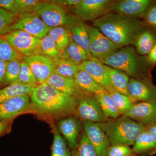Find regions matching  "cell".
<instances>
[{"label":"cell","mask_w":156,"mask_h":156,"mask_svg":"<svg viewBox=\"0 0 156 156\" xmlns=\"http://www.w3.org/2000/svg\"><path fill=\"white\" fill-rule=\"evenodd\" d=\"M93 26L121 48L134 45L140 34L144 30L142 22L137 18L108 13L96 20Z\"/></svg>","instance_id":"obj_1"},{"label":"cell","mask_w":156,"mask_h":156,"mask_svg":"<svg viewBox=\"0 0 156 156\" xmlns=\"http://www.w3.org/2000/svg\"><path fill=\"white\" fill-rule=\"evenodd\" d=\"M29 96L37 111L55 117L76 113L79 103L73 97L45 83L34 87Z\"/></svg>","instance_id":"obj_2"},{"label":"cell","mask_w":156,"mask_h":156,"mask_svg":"<svg viewBox=\"0 0 156 156\" xmlns=\"http://www.w3.org/2000/svg\"><path fill=\"white\" fill-rule=\"evenodd\" d=\"M104 64L120 70L132 78H150L146 58L142 59L131 46L121 48L109 56L100 60Z\"/></svg>","instance_id":"obj_3"},{"label":"cell","mask_w":156,"mask_h":156,"mask_svg":"<svg viewBox=\"0 0 156 156\" xmlns=\"http://www.w3.org/2000/svg\"><path fill=\"white\" fill-rule=\"evenodd\" d=\"M107 135L111 145H133L146 127L126 116L98 123Z\"/></svg>","instance_id":"obj_4"},{"label":"cell","mask_w":156,"mask_h":156,"mask_svg":"<svg viewBox=\"0 0 156 156\" xmlns=\"http://www.w3.org/2000/svg\"><path fill=\"white\" fill-rule=\"evenodd\" d=\"M33 11L50 28L60 26L66 27L77 18L63 7L51 1H40L34 7Z\"/></svg>","instance_id":"obj_5"},{"label":"cell","mask_w":156,"mask_h":156,"mask_svg":"<svg viewBox=\"0 0 156 156\" xmlns=\"http://www.w3.org/2000/svg\"><path fill=\"white\" fill-rule=\"evenodd\" d=\"M115 1L81 0L79 4L70 8L76 17L83 21L94 22L108 13H110Z\"/></svg>","instance_id":"obj_6"},{"label":"cell","mask_w":156,"mask_h":156,"mask_svg":"<svg viewBox=\"0 0 156 156\" xmlns=\"http://www.w3.org/2000/svg\"><path fill=\"white\" fill-rule=\"evenodd\" d=\"M10 43L16 51L23 57L38 54L41 40L23 30H13L1 37Z\"/></svg>","instance_id":"obj_7"},{"label":"cell","mask_w":156,"mask_h":156,"mask_svg":"<svg viewBox=\"0 0 156 156\" xmlns=\"http://www.w3.org/2000/svg\"><path fill=\"white\" fill-rule=\"evenodd\" d=\"M89 34V48L90 54L98 60L105 58L121 47L109 40L94 26L88 25Z\"/></svg>","instance_id":"obj_8"},{"label":"cell","mask_w":156,"mask_h":156,"mask_svg":"<svg viewBox=\"0 0 156 156\" xmlns=\"http://www.w3.org/2000/svg\"><path fill=\"white\" fill-rule=\"evenodd\" d=\"M51 28L44 22L38 15L32 11L17 15L12 31L21 30L41 40L47 36Z\"/></svg>","instance_id":"obj_9"},{"label":"cell","mask_w":156,"mask_h":156,"mask_svg":"<svg viewBox=\"0 0 156 156\" xmlns=\"http://www.w3.org/2000/svg\"><path fill=\"white\" fill-rule=\"evenodd\" d=\"M127 91L128 97L134 103L137 101L155 100L156 87L153 84L150 78H131L129 80Z\"/></svg>","instance_id":"obj_10"},{"label":"cell","mask_w":156,"mask_h":156,"mask_svg":"<svg viewBox=\"0 0 156 156\" xmlns=\"http://www.w3.org/2000/svg\"><path fill=\"white\" fill-rule=\"evenodd\" d=\"M152 2L150 0L115 1L112 5L110 12L138 19L145 16Z\"/></svg>","instance_id":"obj_11"},{"label":"cell","mask_w":156,"mask_h":156,"mask_svg":"<svg viewBox=\"0 0 156 156\" xmlns=\"http://www.w3.org/2000/svg\"><path fill=\"white\" fill-rule=\"evenodd\" d=\"M84 131L93 145L97 156H107L110 147L107 135L98 123L83 121Z\"/></svg>","instance_id":"obj_12"},{"label":"cell","mask_w":156,"mask_h":156,"mask_svg":"<svg viewBox=\"0 0 156 156\" xmlns=\"http://www.w3.org/2000/svg\"><path fill=\"white\" fill-rule=\"evenodd\" d=\"M21 60L28 65L39 84L46 83L54 73V60L48 56L37 54L23 57Z\"/></svg>","instance_id":"obj_13"},{"label":"cell","mask_w":156,"mask_h":156,"mask_svg":"<svg viewBox=\"0 0 156 156\" xmlns=\"http://www.w3.org/2000/svg\"><path fill=\"white\" fill-rule=\"evenodd\" d=\"M76 113L83 121L92 122L102 123L109 120L104 115L94 95H86L81 98Z\"/></svg>","instance_id":"obj_14"},{"label":"cell","mask_w":156,"mask_h":156,"mask_svg":"<svg viewBox=\"0 0 156 156\" xmlns=\"http://www.w3.org/2000/svg\"><path fill=\"white\" fill-rule=\"evenodd\" d=\"M28 95L16 96L0 104V121L9 122L26 111L31 105Z\"/></svg>","instance_id":"obj_15"},{"label":"cell","mask_w":156,"mask_h":156,"mask_svg":"<svg viewBox=\"0 0 156 156\" xmlns=\"http://www.w3.org/2000/svg\"><path fill=\"white\" fill-rule=\"evenodd\" d=\"M124 116L146 127L156 122L155 100L134 103Z\"/></svg>","instance_id":"obj_16"},{"label":"cell","mask_w":156,"mask_h":156,"mask_svg":"<svg viewBox=\"0 0 156 156\" xmlns=\"http://www.w3.org/2000/svg\"><path fill=\"white\" fill-rule=\"evenodd\" d=\"M45 83L62 93L77 99L86 96L85 93L79 87L74 78L65 77L53 73Z\"/></svg>","instance_id":"obj_17"},{"label":"cell","mask_w":156,"mask_h":156,"mask_svg":"<svg viewBox=\"0 0 156 156\" xmlns=\"http://www.w3.org/2000/svg\"><path fill=\"white\" fill-rule=\"evenodd\" d=\"M80 69L85 71L98 83L105 87H111L105 65L98 59L92 57L79 65Z\"/></svg>","instance_id":"obj_18"},{"label":"cell","mask_w":156,"mask_h":156,"mask_svg":"<svg viewBox=\"0 0 156 156\" xmlns=\"http://www.w3.org/2000/svg\"><path fill=\"white\" fill-rule=\"evenodd\" d=\"M58 127L61 134L67 140L69 147L74 149L80 131V120L75 116L67 117L58 122Z\"/></svg>","instance_id":"obj_19"},{"label":"cell","mask_w":156,"mask_h":156,"mask_svg":"<svg viewBox=\"0 0 156 156\" xmlns=\"http://www.w3.org/2000/svg\"><path fill=\"white\" fill-rule=\"evenodd\" d=\"M66 27L69 31L73 41L90 54L88 25L83 20L77 18L74 22Z\"/></svg>","instance_id":"obj_20"},{"label":"cell","mask_w":156,"mask_h":156,"mask_svg":"<svg viewBox=\"0 0 156 156\" xmlns=\"http://www.w3.org/2000/svg\"><path fill=\"white\" fill-rule=\"evenodd\" d=\"M107 73L112 87L118 92L128 96L127 89L130 78L126 73L120 70L105 65Z\"/></svg>","instance_id":"obj_21"},{"label":"cell","mask_w":156,"mask_h":156,"mask_svg":"<svg viewBox=\"0 0 156 156\" xmlns=\"http://www.w3.org/2000/svg\"><path fill=\"white\" fill-rule=\"evenodd\" d=\"M74 78L79 87L89 95H94L105 90L104 87L83 70L80 69Z\"/></svg>","instance_id":"obj_22"},{"label":"cell","mask_w":156,"mask_h":156,"mask_svg":"<svg viewBox=\"0 0 156 156\" xmlns=\"http://www.w3.org/2000/svg\"><path fill=\"white\" fill-rule=\"evenodd\" d=\"M92 56L84 48L77 44L71 37L69 44L61 52L60 58L66 59L80 65L83 62L92 58Z\"/></svg>","instance_id":"obj_23"},{"label":"cell","mask_w":156,"mask_h":156,"mask_svg":"<svg viewBox=\"0 0 156 156\" xmlns=\"http://www.w3.org/2000/svg\"><path fill=\"white\" fill-rule=\"evenodd\" d=\"M94 96L104 115L108 119H116L122 116L112 98L105 90Z\"/></svg>","instance_id":"obj_24"},{"label":"cell","mask_w":156,"mask_h":156,"mask_svg":"<svg viewBox=\"0 0 156 156\" xmlns=\"http://www.w3.org/2000/svg\"><path fill=\"white\" fill-rule=\"evenodd\" d=\"M156 36L152 31L145 30L139 34L134 42V46L138 54L147 55L153 47L156 41Z\"/></svg>","instance_id":"obj_25"},{"label":"cell","mask_w":156,"mask_h":156,"mask_svg":"<svg viewBox=\"0 0 156 156\" xmlns=\"http://www.w3.org/2000/svg\"><path fill=\"white\" fill-rule=\"evenodd\" d=\"M35 87L16 83L0 89V104L16 96L30 95Z\"/></svg>","instance_id":"obj_26"},{"label":"cell","mask_w":156,"mask_h":156,"mask_svg":"<svg viewBox=\"0 0 156 156\" xmlns=\"http://www.w3.org/2000/svg\"><path fill=\"white\" fill-rule=\"evenodd\" d=\"M132 149L134 154H147L156 150V144L146 129L136 138Z\"/></svg>","instance_id":"obj_27"},{"label":"cell","mask_w":156,"mask_h":156,"mask_svg":"<svg viewBox=\"0 0 156 156\" xmlns=\"http://www.w3.org/2000/svg\"><path fill=\"white\" fill-rule=\"evenodd\" d=\"M48 35L60 52L63 51L69 44L70 34L69 31L65 27H57L51 28Z\"/></svg>","instance_id":"obj_28"},{"label":"cell","mask_w":156,"mask_h":156,"mask_svg":"<svg viewBox=\"0 0 156 156\" xmlns=\"http://www.w3.org/2000/svg\"><path fill=\"white\" fill-rule=\"evenodd\" d=\"M54 73L65 77L74 78L80 70L79 65L63 58L54 60Z\"/></svg>","instance_id":"obj_29"},{"label":"cell","mask_w":156,"mask_h":156,"mask_svg":"<svg viewBox=\"0 0 156 156\" xmlns=\"http://www.w3.org/2000/svg\"><path fill=\"white\" fill-rule=\"evenodd\" d=\"M104 89L112 98L121 115H124L134 105L130 98L118 92L112 87H105Z\"/></svg>","instance_id":"obj_30"},{"label":"cell","mask_w":156,"mask_h":156,"mask_svg":"<svg viewBox=\"0 0 156 156\" xmlns=\"http://www.w3.org/2000/svg\"><path fill=\"white\" fill-rule=\"evenodd\" d=\"M61 52L59 51L50 37L47 35L41 40L38 55L48 56L56 60L60 58Z\"/></svg>","instance_id":"obj_31"},{"label":"cell","mask_w":156,"mask_h":156,"mask_svg":"<svg viewBox=\"0 0 156 156\" xmlns=\"http://www.w3.org/2000/svg\"><path fill=\"white\" fill-rule=\"evenodd\" d=\"M17 15L0 7V37L10 33Z\"/></svg>","instance_id":"obj_32"},{"label":"cell","mask_w":156,"mask_h":156,"mask_svg":"<svg viewBox=\"0 0 156 156\" xmlns=\"http://www.w3.org/2000/svg\"><path fill=\"white\" fill-rule=\"evenodd\" d=\"M21 60L14 59L6 62L5 84L9 85L18 83Z\"/></svg>","instance_id":"obj_33"},{"label":"cell","mask_w":156,"mask_h":156,"mask_svg":"<svg viewBox=\"0 0 156 156\" xmlns=\"http://www.w3.org/2000/svg\"><path fill=\"white\" fill-rule=\"evenodd\" d=\"M72 156H97L95 148L84 131L80 142L74 148Z\"/></svg>","instance_id":"obj_34"},{"label":"cell","mask_w":156,"mask_h":156,"mask_svg":"<svg viewBox=\"0 0 156 156\" xmlns=\"http://www.w3.org/2000/svg\"><path fill=\"white\" fill-rule=\"evenodd\" d=\"M23 57L12 47L8 41L0 37V60L5 62L14 59L21 60Z\"/></svg>","instance_id":"obj_35"},{"label":"cell","mask_w":156,"mask_h":156,"mask_svg":"<svg viewBox=\"0 0 156 156\" xmlns=\"http://www.w3.org/2000/svg\"><path fill=\"white\" fill-rule=\"evenodd\" d=\"M54 139L52 148L51 156H71L64 139L54 127Z\"/></svg>","instance_id":"obj_36"},{"label":"cell","mask_w":156,"mask_h":156,"mask_svg":"<svg viewBox=\"0 0 156 156\" xmlns=\"http://www.w3.org/2000/svg\"><path fill=\"white\" fill-rule=\"evenodd\" d=\"M18 83L32 86H37L39 84L30 68L26 62L22 60L20 62Z\"/></svg>","instance_id":"obj_37"},{"label":"cell","mask_w":156,"mask_h":156,"mask_svg":"<svg viewBox=\"0 0 156 156\" xmlns=\"http://www.w3.org/2000/svg\"><path fill=\"white\" fill-rule=\"evenodd\" d=\"M38 0H14L13 13L17 15L33 11Z\"/></svg>","instance_id":"obj_38"},{"label":"cell","mask_w":156,"mask_h":156,"mask_svg":"<svg viewBox=\"0 0 156 156\" xmlns=\"http://www.w3.org/2000/svg\"><path fill=\"white\" fill-rule=\"evenodd\" d=\"M134 154L132 149L129 146L116 144L111 145L108 151V156H133Z\"/></svg>","instance_id":"obj_39"},{"label":"cell","mask_w":156,"mask_h":156,"mask_svg":"<svg viewBox=\"0 0 156 156\" xmlns=\"http://www.w3.org/2000/svg\"><path fill=\"white\" fill-rule=\"evenodd\" d=\"M144 17L148 24L156 28V5L150 6Z\"/></svg>","instance_id":"obj_40"},{"label":"cell","mask_w":156,"mask_h":156,"mask_svg":"<svg viewBox=\"0 0 156 156\" xmlns=\"http://www.w3.org/2000/svg\"><path fill=\"white\" fill-rule=\"evenodd\" d=\"M81 1V0H53L51 1L63 7L65 9V8L70 9L79 4Z\"/></svg>","instance_id":"obj_41"},{"label":"cell","mask_w":156,"mask_h":156,"mask_svg":"<svg viewBox=\"0 0 156 156\" xmlns=\"http://www.w3.org/2000/svg\"><path fill=\"white\" fill-rule=\"evenodd\" d=\"M146 60L148 64L151 66L156 64V40L153 47L147 55Z\"/></svg>","instance_id":"obj_42"},{"label":"cell","mask_w":156,"mask_h":156,"mask_svg":"<svg viewBox=\"0 0 156 156\" xmlns=\"http://www.w3.org/2000/svg\"><path fill=\"white\" fill-rule=\"evenodd\" d=\"M14 0H0V7L13 13Z\"/></svg>","instance_id":"obj_43"},{"label":"cell","mask_w":156,"mask_h":156,"mask_svg":"<svg viewBox=\"0 0 156 156\" xmlns=\"http://www.w3.org/2000/svg\"><path fill=\"white\" fill-rule=\"evenodd\" d=\"M6 62L0 60V86L5 84Z\"/></svg>","instance_id":"obj_44"},{"label":"cell","mask_w":156,"mask_h":156,"mask_svg":"<svg viewBox=\"0 0 156 156\" xmlns=\"http://www.w3.org/2000/svg\"><path fill=\"white\" fill-rule=\"evenodd\" d=\"M146 130L156 144V122L146 126Z\"/></svg>","instance_id":"obj_45"},{"label":"cell","mask_w":156,"mask_h":156,"mask_svg":"<svg viewBox=\"0 0 156 156\" xmlns=\"http://www.w3.org/2000/svg\"><path fill=\"white\" fill-rule=\"evenodd\" d=\"M9 122H1L0 121V136L5 134L9 131L10 128Z\"/></svg>","instance_id":"obj_46"},{"label":"cell","mask_w":156,"mask_h":156,"mask_svg":"<svg viewBox=\"0 0 156 156\" xmlns=\"http://www.w3.org/2000/svg\"><path fill=\"white\" fill-rule=\"evenodd\" d=\"M155 101H156V96Z\"/></svg>","instance_id":"obj_47"},{"label":"cell","mask_w":156,"mask_h":156,"mask_svg":"<svg viewBox=\"0 0 156 156\" xmlns=\"http://www.w3.org/2000/svg\"></svg>","instance_id":"obj_48"}]
</instances>
